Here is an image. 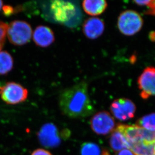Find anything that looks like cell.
I'll return each mask as SVG.
<instances>
[{
	"label": "cell",
	"instance_id": "19",
	"mask_svg": "<svg viewBox=\"0 0 155 155\" xmlns=\"http://www.w3.org/2000/svg\"><path fill=\"white\" fill-rule=\"evenodd\" d=\"M134 2L139 6H147L148 9L145 12L146 15L155 16V0L152 1H134Z\"/></svg>",
	"mask_w": 155,
	"mask_h": 155
},
{
	"label": "cell",
	"instance_id": "4",
	"mask_svg": "<svg viewBox=\"0 0 155 155\" xmlns=\"http://www.w3.org/2000/svg\"><path fill=\"white\" fill-rule=\"evenodd\" d=\"M8 38L12 44L21 46L30 41L32 36V29L29 24L24 21L15 20L8 25Z\"/></svg>",
	"mask_w": 155,
	"mask_h": 155
},
{
	"label": "cell",
	"instance_id": "8",
	"mask_svg": "<svg viewBox=\"0 0 155 155\" xmlns=\"http://www.w3.org/2000/svg\"><path fill=\"white\" fill-rule=\"evenodd\" d=\"M138 84L142 98L147 100L155 96V68H146L138 78Z\"/></svg>",
	"mask_w": 155,
	"mask_h": 155
},
{
	"label": "cell",
	"instance_id": "16",
	"mask_svg": "<svg viewBox=\"0 0 155 155\" xmlns=\"http://www.w3.org/2000/svg\"><path fill=\"white\" fill-rule=\"evenodd\" d=\"M13 59L8 52H0V75L9 73L13 67Z\"/></svg>",
	"mask_w": 155,
	"mask_h": 155
},
{
	"label": "cell",
	"instance_id": "1",
	"mask_svg": "<svg viewBox=\"0 0 155 155\" xmlns=\"http://www.w3.org/2000/svg\"><path fill=\"white\" fill-rule=\"evenodd\" d=\"M59 104L63 114L72 119L87 117L94 111L85 81L64 90L59 96Z\"/></svg>",
	"mask_w": 155,
	"mask_h": 155
},
{
	"label": "cell",
	"instance_id": "3",
	"mask_svg": "<svg viewBox=\"0 0 155 155\" xmlns=\"http://www.w3.org/2000/svg\"><path fill=\"white\" fill-rule=\"evenodd\" d=\"M143 26V19L135 11H124L117 20V27L120 32L126 36H133L139 32Z\"/></svg>",
	"mask_w": 155,
	"mask_h": 155
},
{
	"label": "cell",
	"instance_id": "22",
	"mask_svg": "<svg viewBox=\"0 0 155 155\" xmlns=\"http://www.w3.org/2000/svg\"><path fill=\"white\" fill-rule=\"evenodd\" d=\"M3 12L6 16H10L12 15L15 12L13 8L11 6H5L3 8Z\"/></svg>",
	"mask_w": 155,
	"mask_h": 155
},
{
	"label": "cell",
	"instance_id": "23",
	"mask_svg": "<svg viewBox=\"0 0 155 155\" xmlns=\"http://www.w3.org/2000/svg\"><path fill=\"white\" fill-rule=\"evenodd\" d=\"M116 155H135L129 149H124L119 151Z\"/></svg>",
	"mask_w": 155,
	"mask_h": 155
},
{
	"label": "cell",
	"instance_id": "15",
	"mask_svg": "<svg viewBox=\"0 0 155 155\" xmlns=\"http://www.w3.org/2000/svg\"><path fill=\"white\" fill-rule=\"evenodd\" d=\"M155 143L149 144L143 142L130 144V149L135 155H155Z\"/></svg>",
	"mask_w": 155,
	"mask_h": 155
},
{
	"label": "cell",
	"instance_id": "21",
	"mask_svg": "<svg viewBox=\"0 0 155 155\" xmlns=\"http://www.w3.org/2000/svg\"><path fill=\"white\" fill-rule=\"evenodd\" d=\"M31 155H52L50 152L43 149H38L33 152Z\"/></svg>",
	"mask_w": 155,
	"mask_h": 155
},
{
	"label": "cell",
	"instance_id": "13",
	"mask_svg": "<svg viewBox=\"0 0 155 155\" xmlns=\"http://www.w3.org/2000/svg\"><path fill=\"white\" fill-rule=\"evenodd\" d=\"M107 4L104 0H85L82 2L84 12L92 16H98L107 9Z\"/></svg>",
	"mask_w": 155,
	"mask_h": 155
},
{
	"label": "cell",
	"instance_id": "20",
	"mask_svg": "<svg viewBox=\"0 0 155 155\" xmlns=\"http://www.w3.org/2000/svg\"><path fill=\"white\" fill-rule=\"evenodd\" d=\"M8 25L4 22L0 21V52L3 48L6 39Z\"/></svg>",
	"mask_w": 155,
	"mask_h": 155
},
{
	"label": "cell",
	"instance_id": "7",
	"mask_svg": "<svg viewBox=\"0 0 155 155\" xmlns=\"http://www.w3.org/2000/svg\"><path fill=\"white\" fill-rule=\"evenodd\" d=\"M110 109L114 117L119 120L124 121L134 117L136 107L131 100L120 98L113 101Z\"/></svg>",
	"mask_w": 155,
	"mask_h": 155
},
{
	"label": "cell",
	"instance_id": "5",
	"mask_svg": "<svg viewBox=\"0 0 155 155\" xmlns=\"http://www.w3.org/2000/svg\"><path fill=\"white\" fill-rule=\"evenodd\" d=\"M116 129L124 135L130 144L140 142L149 144L155 143V132L147 130L137 125L120 124Z\"/></svg>",
	"mask_w": 155,
	"mask_h": 155
},
{
	"label": "cell",
	"instance_id": "26",
	"mask_svg": "<svg viewBox=\"0 0 155 155\" xmlns=\"http://www.w3.org/2000/svg\"></svg>",
	"mask_w": 155,
	"mask_h": 155
},
{
	"label": "cell",
	"instance_id": "25",
	"mask_svg": "<svg viewBox=\"0 0 155 155\" xmlns=\"http://www.w3.org/2000/svg\"><path fill=\"white\" fill-rule=\"evenodd\" d=\"M3 5V2L2 1H0V10L2 8V6Z\"/></svg>",
	"mask_w": 155,
	"mask_h": 155
},
{
	"label": "cell",
	"instance_id": "18",
	"mask_svg": "<svg viewBox=\"0 0 155 155\" xmlns=\"http://www.w3.org/2000/svg\"><path fill=\"white\" fill-rule=\"evenodd\" d=\"M81 155H101L100 147L96 143L86 142L81 147Z\"/></svg>",
	"mask_w": 155,
	"mask_h": 155
},
{
	"label": "cell",
	"instance_id": "11",
	"mask_svg": "<svg viewBox=\"0 0 155 155\" xmlns=\"http://www.w3.org/2000/svg\"><path fill=\"white\" fill-rule=\"evenodd\" d=\"M104 28L103 20L97 17L89 18L84 22L83 32L87 38L95 39L103 34Z\"/></svg>",
	"mask_w": 155,
	"mask_h": 155
},
{
	"label": "cell",
	"instance_id": "6",
	"mask_svg": "<svg viewBox=\"0 0 155 155\" xmlns=\"http://www.w3.org/2000/svg\"><path fill=\"white\" fill-rule=\"evenodd\" d=\"M28 91L16 82H9L0 87V97L8 104H17L25 101L28 97Z\"/></svg>",
	"mask_w": 155,
	"mask_h": 155
},
{
	"label": "cell",
	"instance_id": "14",
	"mask_svg": "<svg viewBox=\"0 0 155 155\" xmlns=\"http://www.w3.org/2000/svg\"><path fill=\"white\" fill-rule=\"evenodd\" d=\"M110 146L114 152H119L123 150L130 149V144L127 142L124 135L116 129L111 134L110 139Z\"/></svg>",
	"mask_w": 155,
	"mask_h": 155
},
{
	"label": "cell",
	"instance_id": "12",
	"mask_svg": "<svg viewBox=\"0 0 155 155\" xmlns=\"http://www.w3.org/2000/svg\"><path fill=\"white\" fill-rule=\"evenodd\" d=\"M33 39L36 45L41 47H48L55 41L52 30L43 25L37 27L33 34Z\"/></svg>",
	"mask_w": 155,
	"mask_h": 155
},
{
	"label": "cell",
	"instance_id": "10",
	"mask_svg": "<svg viewBox=\"0 0 155 155\" xmlns=\"http://www.w3.org/2000/svg\"><path fill=\"white\" fill-rule=\"evenodd\" d=\"M40 142L43 146L55 148L61 143V138L57 127L53 124H46L41 127L38 133Z\"/></svg>",
	"mask_w": 155,
	"mask_h": 155
},
{
	"label": "cell",
	"instance_id": "9",
	"mask_svg": "<svg viewBox=\"0 0 155 155\" xmlns=\"http://www.w3.org/2000/svg\"><path fill=\"white\" fill-rule=\"evenodd\" d=\"M91 129L98 135H105L113 132L115 122L113 117L107 111H101L94 114L91 120Z\"/></svg>",
	"mask_w": 155,
	"mask_h": 155
},
{
	"label": "cell",
	"instance_id": "24",
	"mask_svg": "<svg viewBox=\"0 0 155 155\" xmlns=\"http://www.w3.org/2000/svg\"><path fill=\"white\" fill-rule=\"evenodd\" d=\"M150 37L152 41H155V32L151 33V34L150 35Z\"/></svg>",
	"mask_w": 155,
	"mask_h": 155
},
{
	"label": "cell",
	"instance_id": "17",
	"mask_svg": "<svg viewBox=\"0 0 155 155\" xmlns=\"http://www.w3.org/2000/svg\"><path fill=\"white\" fill-rule=\"evenodd\" d=\"M136 125L147 130L155 132V113L140 117L137 121Z\"/></svg>",
	"mask_w": 155,
	"mask_h": 155
},
{
	"label": "cell",
	"instance_id": "2",
	"mask_svg": "<svg viewBox=\"0 0 155 155\" xmlns=\"http://www.w3.org/2000/svg\"><path fill=\"white\" fill-rule=\"evenodd\" d=\"M53 18L56 22L71 26L75 19L79 20V9L71 2L55 0L50 4Z\"/></svg>",
	"mask_w": 155,
	"mask_h": 155
}]
</instances>
